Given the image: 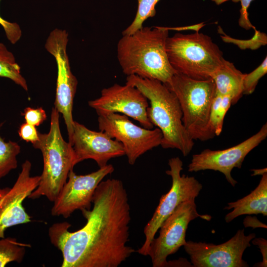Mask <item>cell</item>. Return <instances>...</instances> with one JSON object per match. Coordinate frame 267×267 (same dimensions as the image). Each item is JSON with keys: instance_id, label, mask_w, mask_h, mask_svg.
Wrapping results in <instances>:
<instances>
[{"instance_id": "cell-1", "label": "cell", "mask_w": 267, "mask_h": 267, "mask_svg": "<svg viewBox=\"0 0 267 267\" xmlns=\"http://www.w3.org/2000/svg\"><path fill=\"white\" fill-rule=\"evenodd\" d=\"M92 203V209L81 210L87 220L81 229L70 231L66 222L49 228L50 242L62 254V267H117L136 251L128 245L131 209L123 182L102 180Z\"/></svg>"}, {"instance_id": "cell-2", "label": "cell", "mask_w": 267, "mask_h": 267, "mask_svg": "<svg viewBox=\"0 0 267 267\" xmlns=\"http://www.w3.org/2000/svg\"><path fill=\"white\" fill-rule=\"evenodd\" d=\"M167 27H142L134 34L122 35L117 46V58L127 76L169 83L177 72L171 65L166 43Z\"/></svg>"}, {"instance_id": "cell-3", "label": "cell", "mask_w": 267, "mask_h": 267, "mask_svg": "<svg viewBox=\"0 0 267 267\" xmlns=\"http://www.w3.org/2000/svg\"><path fill=\"white\" fill-rule=\"evenodd\" d=\"M126 84L138 89L149 101L147 116L162 132V147L177 149L184 156H187L194 142L183 124L182 113L176 94L159 81L136 75L127 76Z\"/></svg>"}, {"instance_id": "cell-4", "label": "cell", "mask_w": 267, "mask_h": 267, "mask_svg": "<svg viewBox=\"0 0 267 267\" xmlns=\"http://www.w3.org/2000/svg\"><path fill=\"white\" fill-rule=\"evenodd\" d=\"M39 140L33 144L43 155L44 168L38 187L28 198L45 196L53 202L65 183L71 170L75 166L72 146L63 139L59 126V113L52 108L49 131L39 132Z\"/></svg>"}, {"instance_id": "cell-5", "label": "cell", "mask_w": 267, "mask_h": 267, "mask_svg": "<svg viewBox=\"0 0 267 267\" xmlns=\"http://www.w3.org/2000/svg\"><path fill=\"white\" fill-rule=\"evenodd\" d=\"M166 49L169 61L177 73L198 80L211 79L224 59L211 38L198 31L168 37Z\"/></svg>"}, {"instance_id": "cell-6", "label": "cell", "mask_w": 267, "mask_h": 267, "mask_svg": "<svg viewBox=\"0 0 267 267\" xmlns=\"http://www.w3.org/2000/svg\"><path fill=\"white\" fill-rule=\"evenodd\" d=\"M165 85L177 97L183 124L191 138L202 141L214 138L209 128L211 107L216 94L213 80H198L176 73Z\"/></svg>"}, {"instance_id": "cell-7", "label": "cell", "mask_w": 267, "mask_h": 267, "mask_svg": "<svg viewBox=\"0 0 267 267\" xmlns=\"http://www.w3.org/2000/svg\"><path fill=\"white\" fill-rule=\"evenodd\" d=\"M168 165L170 169L166 173L172 178V186L169 191L161 197L152 217L144 228L145 240L137 250L138 254L143 256H148L151 243L163 222L181 203L195 199L203 187L194 177L181 175L183 162L179 157L170 159Z\"/></svg>"}, {"instance_id": "cell-8", "label": "cell", "mask_w": 267, "mask_h": 267, "mask_svg": "<svg viewBox=\"0 0 267 267\" xmlns=\"http://www.w3.org/2000/svg\"><path fill=\"white\" fill-rule=\"evenodd\" d=\"M98 128L120 142L129 163L133 165L142 155L160 145L162 134L158 128L148 129L132 123L128 117L112 112L97 113Z\"/></svg>"}, {"instance_id": "cell-9", "label": "cell", "mask_w": 267, "mask_h": 267, "mask_svg": "<svg viewBox=\"0 0 267 267\" xmlns=\"http://www.w3.org/2000/svg\"><path fill=\"white\" fill-rule=\"evenodd\" d=\"M195 200L181 203L162 223L159 235L152 240L148 253L153 267H168L167 257L185 244L186 230L191 221L197 218L208 221L211 219L209 215L198 213Z\"/></svg>"}, {"instance_id": "cell-10", "label": "cell", "mask_w": 267, "mask_h": 267, "mask_svg": "<svg viewBox=\"0 0 267 267\" xmlns=\"http://www.w3.org/2000/svg\"><path fill=\"white\" fill-rule=\"evenodd\" d=\"M68 42V34L66 30L56 28L49 33L44 46L55 58L57 63V77L54 107L62 115L70 142L73 132L74 121L72 110L78 80L71 70L67 53Z\"/></svg>"}, {"instance_id": "cell-11", "label": "cell", "mask_w": 267, "mask_h": 267, "mask_svg": "<svg viewBox=\"0 0 267 267\" xmlns=\"http://www.w3.org/2000/svg\"><path fill=\"white\" fill-rule=\"evenodd\" d=\"M255 237L254 233L245 235L242 229L221 244L189 240L183 247L194 267H248L242 259L243 254Z\"/></svg>"}, {"instance_id": "cell-12", "label": "cell", "mask_w": 267, "mask_h": 267, "mask_svg": "<svg viewBox=\"0 0 267 267\" xmlns=\"http://www.w3.org/2000/svg\"><path fill=\"white\" fill-rule=\"evenodd\" d=\"M267 136V124H265L255 134L242 142L222 150L205 149L192 155L188 166L189 172L207 170L223 174L227 181L234 187L237 181L231 176L234 168L240 169L246 156Z\"/></svg>"}, {"instance_id": "cell-13", "label": "cell", "mask_w": 267, "mask_h": 267, "mask_svg": "<svg viewBox=\"0 0 267 267\" xmlns=\"http://www.w3.org/2000/svg\"><path fill=\"white\" fill-rule=\"evenodd\" d=\"M114 168L111 164L99 168L94 172L85 175H77L70 171L66 181L51 210L53 216L68 218L76 210L90 209L94 193L99 183Z\"/></svg>"}, {"instance_id": "cell-14", "label": "cell", "mask_w": 267, "mask_h": 267, "mask_svg": "<svg viewBox=\"0 0 267 267\" xmlns=\"http://www.w3.org/2000/svg\"><path fill=\"white\" fill-rule=\"evenodd\" d=\"M32 164L26 160L11 187L0 188V238L5 237L6 230L10 227L31 222L23 203L38 187L40 176H31Z\"/></svg>"}, {"instance_id": "cell-15", "label": "cell", "mask_w": 267, "mask_h": 267, "mask_svg": "<svg viewBox=\"0 0 267 267\" xmlns=\"http://www.w3.org/2000/svg\"><path fill=\"white\" fill-rule=\"evenodd\" d=\"M147 98L136 88L126 84H115L101 91L100 96L89 101V106L96 113H117L138 121L143 128L152 129L147 113L149 103Z\"/></svg>"}, {"instance_id": "cell-16", "label": "cell", "mask_w": 267, "mask_h": 267, "mask_svg": "<svg viewBox=\"0 0 267 267\" xmlns=\"http://www.w3.org/2000/svg\"><path fill=\"white\" fill-rule=\"evenodd\" d=\"M75 165L87 159L94 160L99 168L107 165L111 159L125 155L122 143L104 132L92 131L74 121L71 141Z\"/></svg>"}, {"instance_id": "cell-17", "label": "cell", "mask_w": 267, "mask_h": 267, "mask_svg": "<svg viewBox=\"0 0 267 267\" xmlns=\"http://www.w3.org/2000/svg\"><path fill=\"white\" fill-rule=\"evenodd\" d=\"M223 209H233L225 216L227 223L246 214H262L267 216V173L262 175L258 185L250 194L235 202L228 203Z\"/></svg>"}, {"instance_id": "cell-18", "label": "cell", "mask_w": 267, "mask_h": 267, "mask_svg": "<svg viewBox=\"0 0 267 267\" xmlns=\"http://www.w3.org/2000/svg\"><path fill=\"white\" fill-rule=\"evenodd\" d=\"M244 75L232 62L224 59L221 66L211 77L216 93L229 96L232 105L236 103L243 94Z\"/></svg>"}, {"instance_id": "cell-19", "label": "cell", "mask_w": 267, "mask_h": 267, "mask_svg": "<svg viewBox=\"0 0 267 267\" xmlns=\"http://www.w3.org/2000/svg\"><path fill=\"white\" fill-rule=\"evenodd\" d=\"M0 77L7 78L28 90L26 80L21 74L20 67L16 63L13 54L0 43Z\"/></svg>"}, {"instance_id": "cell-20", "label": "cell", "mask_w": 267, "mask_h": 267, "mask_svg": "<svg viewBox=\"0 0 267 267\" xmlns=\"http://www.w3.org/2000/svg\"><path fill=\"white\" fill-rule=\"evenodd\" d=\"M231 105L229 96L216 94L211 105L209 121L210 131L215 136L221 134L225 116Z\"/></svg>"}, {"instance_id": "cell-21", "label": "cell", "mask_w": 267, "mask_h": 267, "mask_svg": "<svg viewBox=\"0 0 267 267\" xmlns=\"http://www.w3.org/2000/svg\"><path fill=\"white\" fill-rule=\"evenodd\" d=\"M30 247V244L20 242L15 238H0V267H4L10 262H22L26 248Z\"/></svg>"}, {"instance_id": "cell-22", "label": "cell", "mask_w": 267, "mask_h": 267, "mask_svg": "<svg viewBox=\"0 0 267 267\" xmlns=\"http://www.w3.org/2000/svg\"><path fill=\"white\" fill-rule=\"evenodd\" d=\"M20 146L16 142L5 141L0 135V181L11 171L17 167V156Z\"/></svg>"}, {"instance_id": "cell-23", "label": "cell", "mask_w": 267, "mask_h": 267, "mask_svg": "<svg viewBox=\"0 0 267 267\" xmlns=\"http://www.w3.org/2000/svg\"><path fill=\"white\" fill-rule=\"evenodd\" d=\"M137 9L132 23L122 32V35L134 34L143 27V24L148 18L154 17L156 13L155 6L161 0H137Z\"/></svg>"}, {"instance_id": "cell-24", "label": "cell", "mask_w": 267, "mask_h": 267, "mask_svg": "<svg viewBox=\"0 0 267 267\" xmlns=\"http://www.w3.org/2000/svg\"><path fill=\"white\" fill-rule=\"evenodd\" d=\"M267 73V58L255 70L245 74L243 79V94H251L255 90L260 79Z\"/></svg>"}, {"instance_id": "cell-25", "label": "cell", "mask_w": 267, "mask_h": 267, "mask_svg": "<svg viewBox=\"0 0 267 267\" xmlns=\"http://www.w3.org/2000/svg\"><path fill=\"white\" fill-rule=\"evenodd\" d=\"M217 4L219 5L223 2L229 0H211ZM232 2H240L241 4V9L240 10V17L238 20V24L241 28L248 30L252 28L254 30L255 27L251 24L248 16V9L251 3L254 0H230Z\"/></svg>"}, {"instance_id": "cell-26", "label": "cell", "mask_w": 267, "mask_h": 267, "mask_svg": "<svg viewBox=\"0 0 267 267\" xmlns=\"http://www.w3.org/2000/svg\"><path fill=\"white\" fill-rule=\"evenodd\" d=\"M21 115L24 116L26 123L34 126H39L47 118L45 110L42 107L26 108Z\"/></svg>"}, {"instance_id": "cell-27", "label": "cell", "mask_w": 267, "mask_h": 267, "mask_svg": "<svg viewBox=\"0 0 267 267\" xmlns=\"http://www.w3.org/2000/svg\"><path fill=\"white\" fill-rule=\"evenodd\" d=\"M0 25L2 27L7 39L11 44H14L20 40L22 31L16 23L7 21L0 16Z\"/></svg>"}, {"instance_id": "cell-28", "label": "cell", "mask_w": 267, "mask_h": 267, "mask_svg": "<svg viewBox=\"0 0 267 267\" xmlns=\"http://www.w3.org/2000/svg\"><path fill=\"white\" fill-rule=\"evenodd\" d=\"M18 134L21 139L32 144L39 140V132L35 126L26 122L20 125Z\"/></svg>"}, {"instance_id": "cell-29", "label": "cell", "mask_w": 267, "mask_h": 267, "mask_svg": "<svg viewBox=\"0 0 267 267\" xmlns=\"http://www.w3.org/2000/svg\"><path fill=\"white\" fill-rule=\"evenodd\" d=\"M251 242L255 245H258L263 256V261L255 264L254 267H267V241L263 238H254Z\"/></svg>"}, {"instance_id": "cell-30", "label": "cell", "mask_w": 267, "mask_h": 267, "mask_svg": "<svg viewBox=\"0 0 267 267\" xmlns=\"http://www.w3.org/2000/svg\"><path fill=\"white\" fill-rule=\"evenodd\" d=\"M253 172L252 176L257 175H263V174L267 173V168L260 169H253L251 170Z\"/></svg>"}]
</instances>
